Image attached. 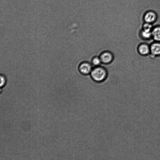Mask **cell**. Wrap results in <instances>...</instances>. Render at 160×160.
<instances>
[{
  "mask_svg": "<svg viewBox=\"0 0 160 160\" xmlns=\"http://www.w3.org/2000/svg\"><path fill=\"white\" fill-rule=\"evenodd\" d=\"M1 88H3L5 86V84H6V78L3 75H1Z\"/></svg>",
  "mask_w": 160,
  "mask_h": 160,
  "instance_id": "obj_10",
  "label": "cell"
},
{
  "mask_svg": "<svg viewBox=\"0 0 160 160\" xmlns=\"http://www.w3.org/2000/svg\"><path fill=\"white\" fill-rule=\"evenodd\" d=\"M138 51L142 55H147L150 53V45L146 43L140 44L138 47Z\"/></svg>",
  "mask_w": 160,
  "mask_h": 160,
  "instance_id": "obj_6",
  "label": "cell"
},
{
  "mask_svg": "<svg viewBox=\"0 0 160 160\" xmlns=\"http://www.w3.org/2000/svg\"><path fill=\"white\" fill-rule=\"evenodd\" d=\"M93 69L92 65L88 62H83L79 65L78 69L80 73L87 76L90 74Z\"/></svg>",
  "mask_w": 160,
  "mask_h": 160,
  "instance_id": "obj_2",
  "label": "cell"
},
{
  "mask_svg": "<svg viewBox=\"0 0 160 160\" xmlns=\"http://www.w3.org/2000/svg\"><path fill=\"white\" fill-rule=\"evenodd\" d=\"M102 63L108 64L111 63L114 59V56L112 53L109 51H104L100 54L99 56Z\"/></svg>",
  "mask_w": 160,
  "mask_h": 160,
  "instance_id": "obj_3",
  "label": "cell"
},
{
  "mask_svg": "<svg viewBox=\"0 0 160 160\" xmlns=\"http://www.w3.org/2000/svg\"><path fill=\"white\" fill-rule=\"evenodd\" d=\"M91 62L93 66L95 67L100 66L102 62L99 57L95 56L93 58Z\"/></svg>",
  "mask_w": 160,
  "mask_h": 160,
  "instance_id": "obj_8",
  "label": "cell"
},
{
  "mask_svg": "<svg viewBox=\"0 0 160 160\" xmlns=\"http://www.w3.org/2000/svg\"><path fill=\"white\" fill-rule=\"evenodd\" d=\"M150 53L154 56L160 55V42H154L150 45Z\"/></svg>",
  "mask_w": 160,
  "mask_h": 160,
  "instance_id": "obj_5",
  "label": "cell"
},
{
  "mask_svg": "<svg viewBox=\"0 0 160 160\" xmlns=\"http://www.w3.org/2000/svg\"><path fill=\"white\" fill-rule=\"evenodd\" d=\"M152 38L155 42H160V26L153 27L152 31Z\"/></svg>",
  "mask_w": 160,
  "mask_h": 160,
  "instance_id": "obj_7",
  "label": "cell"
},
{
  "mask_svg": "<svg viewBox=\"0 0 160 160\" xmlns=\"http://www.w3.org/2000/svg\"><path fill=\"white\" fill-rule=\"evenodd\" d=\"M143 18L144 22L152 24L156 21L157 16L154 12L149 11L145 14Z\"/></svg>",
  "mask_w": 160,
  "mask_h": 160,
  "instance_id": "obj_4",
  "label": "cell"
},
{
  "mask_svg": "<svg viewBox=\"0 0 160 160\" xmlns=\"http://www.w3.org/2000/svg\"><path fill=\"white\" fill-rule=\"evenodd\" d=\"M93 81L98 83L104 81L108 76V72L105 68L100 66L93 68L90 74Z\"/></svg>",
  "mask_w": 160,
  "mask_h": 160,
  "instance_id": "obj_1",
  "label": "cell"
},
{
  "mask_svg": "<svg viewBox=\"0 0 160 160\" xmlns=\"http://www.w3.org/2000/svg\"><path fill=\"white\" fill-rule=\"evenodd\" d=\"M153 27L152 24L144 22L143 24L142 29L145 31H152Z\"/></svg>",
  "mask_w": 160,
  "mask_h": 160,
  "instance_id": "obj_9",
  "label": "cell"
}]
</instances>
